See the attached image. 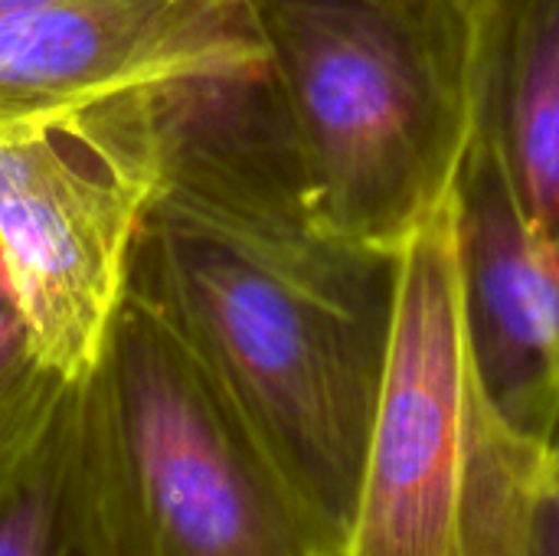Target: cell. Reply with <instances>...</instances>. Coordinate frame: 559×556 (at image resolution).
<instances>
[{
	"mask_svg": "<svg viewBox=\"0 0 559 556\" xmlns=\"http://www.w3.org/2000/svg\"><path fill=\"white\" fill-rule=\"evenodd\" d=\"M160 190L128 288L154 301L344 556L390 360L400 252L324 233L269 59L151 85Z\"/></svg>",
	"mask_w": 559,
	"mask_h": 556,
	"instance_id": "cell-1",
	"label": "cell"
},
{
	"mask_svg": "<svg viewBox=\"0 0 559 556\" xmlns=\"http://www.w3.org/2000/svg\"><path fill=\"white\" fill-rule=\"evenodd\" d=\"M288 111L314 223L400 252L475 141L481 0H246Z\"/></svg>",
	"mask_w": 559,
	"mask_h": 556,
	"instance_id": "cell-2",
	"label": "cell"
},
{
	"mask_svg": "<svg viewBox=\"0 0 559 556\" xmlns=\"http://www.w3.org/2000/svg\"><path fill=\"white\" fill-rule=\"evenodd\" d=\"M547 452L481 410L455 305L449 206L400 259L386 377L344 556H518Z\"/></svg>",
	"mask_w": 559,
	"mask_h": 556,
	"instance_id": "cell-3",
	"label": "cell"
},
{
	"mask_svg": "<svg viewBox=\"0 0 559 556\" xmlns=\"http://www.w3.org/2000/svg\"><path fill=\"white\" fill-rule=\"evenodd\" d=\"M95 383L131 556H334L242 413L134 288Z\"/></svg>",
	"mask_w": 559,
	"mask_h": 556,
	"instance_id": "cell-4",
	"label": "cell"
},
{
	"mask_svg": "<svg viewBox=\"0 0 559 556\" xmlns=\"http://www.w3.org/2000/svg\"><path fill=\"white\" fill-rule=\"evenodd\" d=\"M151 85L0 131V262L36 354L88 377L160 190Z\"/></svg>",
	"mask_w": 559,
	"mask_h": 556,
	"instance_id": "cell-5",
	"label": "cell"
},
{
	"mask_svg": "<svg viewBox=\"0 0 559 556\" xmlns=\"http://www.w3.org/2000/svg\"><path fill=\"white\" fill-rule=\"evenodd\" d=\"M259 56L246 0H29L0 13V131Z\"/></svg>",
	"mask_w": 559,
	"mask_h": 556,
	"instance_id": "cell-6",
	"label": "cell"
},
{
	"mask_svg": "<svg viewBox=\"0 0 559 556\" xmlns=\"http://www.w3.org/2000/svg\"><path fill=\"white\" fill-rule=\"evenodd\" d=\"M449 233L475 397L504 436L547 452L559 426V256L521 220L478 141L449 200Z\"/></svg>",
	"mask_w": 559,
	"mask_h": 556,
	"instance_id": "cell-7",
	"label": "cell"
},
{
	"mask_svg": "<svg viewBox=\"0 0 559 556\" xmlns=\"http://www.w3.org/2000/svg\"><path fill=\"white\" fill-rule=\"evenodd\" d=\"M475 141L559 256V0H481Z\"/></svg>",
	"mask_w": 559,
	"mask_h": 556,
	"instance_id": "cell-8",
	"label": "cell"
},
{
	"mask_svg": "<svg viewBox=\"0 0 559 556\" xmlns=\"http://www.w3.org/2000/svg\"><path fill=\"white\" fill-rule=\"evenodd\" d=\"M0 556H131L95 370L72 383L46 436L0 492Z\"/></svg>",
	"mask_w": 559,
	"mask_h": 556,
	"instance_id": "cell-9",
	"label": "cell"
},
{
	"mask_svg": "<svg viewBox=\"0 0 559 556\" xmlns=\"http://www.w3.org/2000/svg\"><path fill=\"white\" fill-rule=\"evenodd\" d=\"M72 383L36 354L0 262V492L46 436Z\"/></svg>",
	"mask_w": 559,
	"mask_h": 556,
	"instance_id": "cell-10",
	"label": "cell"
},
{
	"mask_svg": "<svg viewBox=\"0 0 559 556\" xmlns=\"http://www.w3.org/2000/svg\"><path fill=\"white\" fill-rule=\"evenodd\" d=\"M518 556H559V485L547 465L527 508Z\"/></svg>",
	"mask_w": 559,
	"mask_h": 556,
	"instance_id": "cell-11",
	"label": "cell"
},
{
	"mask_svg": "<svg viewBox=\"0 0 559 556\" xmlns=\"http://www.w3.org/2000/svg\"><path fill=\"white\" fill-rule=\"evenodd\" d=\"M547 469H550V475L557 478L559 485V426L557 433H554V439H550V446H547Z\"/></svg>",
	"mask_w": 559,
	"mask_h": 556,
	"instance_id": "cell-12",
	"label": "cell"
},
{
	"mask_svg": "<svg viewBox=\"0 0 559 556\" xmlns=\"http://www.w3.org/2000/svg\"><path fill=\"white\" fill-rule=\"evenodd\" d=\"M20 3H29V0H0V13L10 10V7H20Z\"/></svg>",
	"mask_w": 559,
	"mask_h": 556,
	"instance_id": "cell-13",
	"label": "cell"
}]
</instances>
